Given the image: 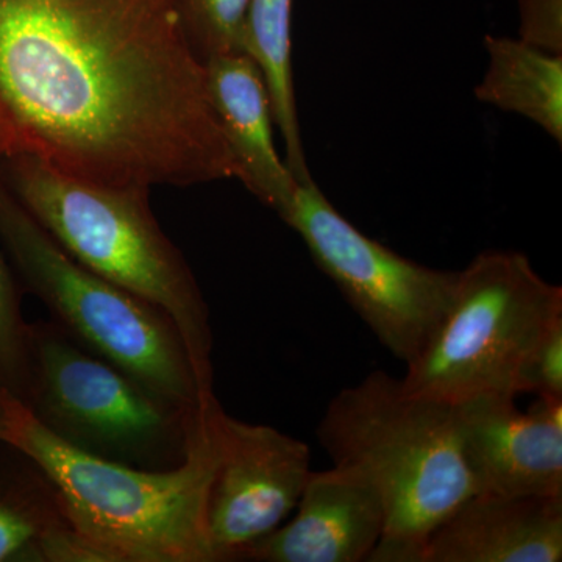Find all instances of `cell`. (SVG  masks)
Here are the masks:
<instances>
[{
    "label": "cell",
    "instance_id": "obj_5",
    "mask_svg": "<svg viewBox=\"0 0 562 562\" xmlns=\"http://www.w3.org/2000/svg\"><path fill=\"white\" fill-rule=\"evenodd\" d=\"M562 319V290L527 255L487 250L458 271L452 302L406 366L412 394L457 405L476 395L527 394L539 344Z\"/></svg>",
    "mask_w": 562,
    "mask_h": 562
},
{
    "label": "cell",
    "instance_id": "obj_13",
    "mask_svg": "<svg viewBox=\"0 0 562 562\" xmlns=\"http://www.w3.org/2000/svg\"><path fill=\"white\" fill-rule=\"evenodd\" d=\"M205 69L211 102L235 158L238 180L283 216L301 181L277 150L271 95L261 69L246 52L211 57Z\"/></svg>",
    "mask_w": 562,
    "mask_h": 562
},
{
    "label": "cell",
    "instance_id": "obj_4",
    "mask_svg": "<svg viewBox=\"0 0 562 562\" xmlns=\"http://www.w3.org/2000/svg\"><path fill=\"white\" fill-rule=\"evenodd\" d=\"M0 179L70 258L161 310L213 394V333L190 265L161 231L149 191L76 179L29 154L0 155Z\"/></svg>",
    "mask_w": 562,
    "mask_h": 562
},
{
    "label": "cell",
    "instance_id": "obj_1",
    "mask_svg": "<svg viewBox=\"0 0 562 562\" xmlns=\"http://www.w3.org/2000/svg\"><path fill=\"white\" fill-rule=\"evenodd\" d=\"M106 187L238 179L181 0H0V155Z\"/></svg>",
    "mask_w": 562,
    "mask_h": 562
},
{
    "label": "cell",
    "instance_id": "obj_2",
    "mask_svg": "<svg viewBox=\"0 0 562 562\" xmlns=\"http://www.w3.org/2000/svg\"><path fill=\"white\" fill-rule=\"evenodd\" d=\"M216 395L201 406L187 458L165 471L132 468L69 446L5 387L2 442L32 462L74 530L113 562H214L206 503L217 447Z\"/></svg>",
    "mask_w": 562,
    "mask_h": 562
},
{
    "label": "cell",
    "instance_id": "obj_17",
    "mask_svg": "<svg viewBox=\"0 0 562 562\" xmlns=\"http://www.w3.org/2000/svg\"><path fill=\"white\" fill-rule=\"evenodd\" d=\"M192 43L203 58L244 52L250 0H181Z\"/></svg>",
    "mask_w": 562,
    "mask_h": 562
},
{
    "label": "cell",
    "instance_id": "obj_11",
    "mask_svg": "<svg viewBox=\"0 0 562 562\" xmlns=\"http://www.w3.org/2000/svg\"><path fill=\"white\" fill-rule=\"evenodd\" d=\"M291 520L236 554L251 562H369L386 530L379 492L360 473L312 472Z\"/></svg>",
    "mask_w": 562,
    "mask_h": 562
},
{
    "label": "cell",
    "instance_id": "obj_9",
    "mask_svg": "<svg viewBox=\"0 0 562 562\" xmlns=\"http://www.w3.org/2000/svg\"><path fill=\"white\" fill-rule=\"evenodd\" d=\"M211 414L217 460L206 532L214 562H232L294 512L313 472L312 449L271 425L236 419L217 398Z\"/></svg>",
    "mask_w": 562,
    "mask_h": 562
},
{
    "label": "cell",
    "instance_id": "obj_8",
    "mask_svg": "<svg viewBox=\"0 0 562 562\" xmlns=\"http://www.w3.org/2000/svg\"><path fill=\"white\" fill-rule=\"evenodd\" d=\"M395 360L408 364L430 341L452 302L458 271L402 257L355 227L316 181L299 183L280 217Z\"/></svg>",
    "mask_w": 562,
    "mask_h": 562
},
{
    "label": "cell",
    "instance_id": "obj_15",
    "mask_svg": "<svg viewBox=\"0 0 562 562\" xmlns=\"http://www.w3.org/2000/svg\"><path fill=\"white\" fill-rule=\"evenodd\" d=\"M291 16L292 0H250L244 52L261 69L271 95L273 121L286 150L288 168L302 183L313 177L303 149L295 103Z\"/></svg>",
    "mask_w": 562,
    "mask_h": 562
},
{
    "label": "cell",
    "instance_id": "obj_20",
    "mask_svg": "<svg viewBox=\"0 0 562 562\" xmlns=\"http://www.w3.org/2000/svg\"><path fill=\"white\" fill-rule=\"evenodd\" d=\"M527 394L562 401V319L550 328L532 357Z\"/></svg>",
    "mask_w": 562,
    "mask_h": 562
},
{
    "label": "cell",
    "instance_id": "obj_16",
    "mask_svg": "<svg viewBox=\"0 0 562 562\" xmlns=\"http://www.w3.org/2000/svg\"><path fill=\"white\" fill-rule=\"evenodd\" d=\"M65 522L49 486L27 501L0 498V562L36 561L41 541Z\"/></svg>",
    "mask_w": 562,
    "mask_h": 562
},
{
    "label": "cell",
    "instance_id": "obj_3",
    "mask_svg": "<svg viewBox=\"0 0 562 562\" xmlns=\"http://www.w3.org/2000/svg\"><path fill=\"white\" fill-rule=\"evenodd\" d=\"M316 436L335 468L360 473L382 498L386 530L369 562H422L431 532L476 494L454 406L387 372L339 391Z\"/></svg>",
    "mask_w": 562,
    "mask_h": 562
},
{
    "label": "cell",
    "instance_id": "obj_7",
    "mask_svg": "<svg viewBox=\"0 0 562 562\" xmlns=\"http://www.w3.org/2000/svg\"><path fill=\"white\" fill-rule=\"evenodd\" d=\"M16 397L69 446L149 471L176 468L187 458L201 413L154 394L54 322L29 325Z\"/></svg>",
    "mask_w": 562,
    "mask_h": 562
},
{
    "label": "cell",
    "instance_id": "obj_12",
    "mask_svg": "<svg viewBox=\"0 0 562 562\" xmlns=\"http://www.w3.org/2000/svg\"><path fill=\"white\" fill-rule=\"evenodd\" d=\"M562 495L468 498L425 543L422 562H560Z\"/></svg>",
    "mask_w": 562,
    "mask_h": 562
},
{
    "label": "cell",
    "instance_id": "obj_18",
    "mask_svg": "<svg viewBox=\"0 0 562 562\" xmlns=\"http://www.w3.org/2000/svg\"><path fill=\"white\" fill-rule=\"evenodd\" d=\"M29 325L22 321L20 294L0 255V387L18 395L24 383Z\"/></svg>",
    "mask_w": 562,
    "mask_h": 562
},
{
    "label": "cell",
    "instance_id": "obj_10",
    "mask_svg": "<svg viewBox=\"0 0 562 562\" xmlns=\"http://www.w3.org/2000/svg\"><path fill=\"white\" fill-rule=\"evenodd\" d=\"M513 395H476L454 406L476 494L562 495V401L536 397L520 409Z\"/></svg>",
    "mask_w": 562,
    "mask_h": 562
},
{
    "label": "cell",
    "instance_id": "obj_19",
    "mask_svg": "<svg viewBox=\"0 0 562 562\" xmlns=\"http://www.w3.org/2000/svg\"><path fill=\"white\" fill-rule=\"evenodd\" d=\"M520 40L562 54V0H519Z\"/></svg>",
    "mask_w": 562,
    "mask_h": 562
},
{
    "label": "cell",
    "instance_id": "obj_6",
    "mask_svg": "<svg viewBox=\"0 0 562 562\" xmlns=\"http://www.w3.org/2000/svg\"><path fill=\"white\" fill-rule=\"evenodd\" d=\"M0 241L52 322L81 347L166 401L199 409L203 391L190 353L161 310L70 258L0 179Z\"/></svg>",
    "mask_w": 562,
    "mask_h": 562
},
{
    "label": "cell",
    "instance_id": "obj_14",
    "mask_svg": "<svg viewBox=\"0 0 562 562\" xmlns=\"http://www.w3.org/2000/svg\"><path fill=\"white\" fill-rule=\"evenodd\" d=\"M487 69L475 88L480 102L535 122L562 143V54L517 38H484Z\"/></svg>",
    "mask_w": 562,
    "mask_h": 562
},
{
    "label": "cell",
    "instance_id": "obj_21",
    "mask_svg": "<svg viewBox=\"0 0 562 562\" xmlns=\"http://www.w3.org/2000/svg\"><path fill=\"white\" fill-rule=\"evenodd\" d=\"M3 431H5V425H3L2 402H0V441L3 439Z\"/></svg>",
    "mask_w": 562,
    "mask_h": 562
}]
</instances>
